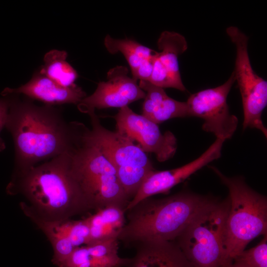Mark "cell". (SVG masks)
Wrapping results in <instances>:
<instances>
[{
	"label": "cell",
	"mask_w": 267,
	"mask_h": 267,
	"mask_svg": "<svg viewBox=\"0 0 267 267\" xmlns=\"http://www.w3.org/2000/svg\"><path fill=\"white\" fill-rule=\"evenodd\" d=\"M5 127L13 138L16 173L67 152L73 141L77 122H67L52 106H38L10 94Z\"/></svg>",
	"instance_id": "1"
},
{
	"label": "cell",
	"mask_w": 267,
	"mask_h": 267,
	"mask_svg": "<svg viewBox=\"0 0 267 267\" xmlns=\"http://www.w3.org/2000/svg\"><path fill=\"white\" fill-rule=\"evenodd\" d=\"M213 199L182 191L160 199L145 198L128 210L118 239L125 244L175 241Z\"/></svg>",
	"instance_id": "2"
},
{
	"label": "cell",
	"mask_w": 267,
	"mask_h": 267,
	"mask_svg": "<svg viewBox=\"0 0 267 267\" xmlns=\"http://www.w3.org/2000/svg\"><path fill=\"white\" fill-rule=\"evenodd\" d=\"M16 175L8 192L20 190L46 213L72 215L91 209L72 172L68 150Z\"/></svg>",
	"instance_id": "3"
},
{
	"label": "cell",
	"mask_w": 267,
	"mask_h": 267,
	"mask_svg": "<svg viewBox=\"0 0 267 267\" xmlns=\"http://www.w3.org/2000/svg\"><path fill=\"white\" fill-rule=\"evenodd\" d=\"M72 172L92 209L116 206L126 211L130 199L116 171L94 141L90 129L79 122L68 150Z\"/></svg>",
	"instance_id": "4"
},
{
	"label": "cell",
	"mask_w": 267,
	"mask_h": 267,
	"mask_svg": "<svg viewBox=\"0 0 267 267\" xmlns=\"http://www.w3.org/2000/svg\"><path fill=\"white\" fill-rule=\"evenodd\" d=\"M209 167L229 191L224 242L229 262L244 250L252 240L267 234V200L251 188L242 177H227L217 168Z\"/></svg>",
	"instance_id": "5"
},
{
	"label": "cell",
	"mask_w": 267,
	"mask_h": 267,
	"mask_svg": "<svg viewBox=\"0 0 267 267\" xmlns=\"http://www.w3.org/2000/svg\"><path fill=\"white\" fill-rule=\"evenodd\" d=\"M229 208L228 197L213 200L175 240L194 267H222L228 263L224 242Z\"/></svg>",
	"instance_id": "6"
},
{
	"label": "cell",
	"mask_w": 267,
	"mask_h": 267,
	"mask_svg": "<svg viewBox=\"0 0 267 267\" xmlns=\"http://www.w3.org/2000/svg\"><path fill=\"white\" fill-rule=\"evenodd\" d=\"M87 114L90 120L92 138L115 168L122 186L129 193L136 192L155 170L146 153L127 135L104 128L95 111Z\"/></svg>",
	"instance_id": "7"
},
{
	"label": "cell",
	"mask_w": 267,
	"mask_h": 267,
	"mask_svg": "<svg viewBox=\"0 0 267 267\" xmlns=\"http://www.w3.org/2000/svg\"><path fill=\"white\" fill-rule=\"evenodd\" d=\"M226 32L236 47L235 81L240 90L243 109V130H259L266 138L267 129L262 118L267 104V82L253 70L248 52V37L237 27L229 26Z\"/></svg>",
	"instance_id": "8"
},
{
	"label": "cell",
	"mask_w": 267,
	"mask_h": 267,
	"mask_svg": "<svg viewBox=\"0 0 267 267\" xmlns=\"http://www.w3.org/2000/svg\"><path fill=\"white\" fill-rule=\"evenodd\" d=\"M235 82L234 72L223 84L191 94L186 101L189 117L203 120V130L215 135L216 138H231L238 124L237 117L231 114L227 98Z\"/></svg>",
	"instance_id": "9"
},
{
	"label": "cell",
	"mask_w": 267,
	"mask_h": 267,
	"mask_svg": "<svg viewBox=\"0 0 267 267\" xmlns=\"http://www.w3.org/2000/svg\"><path fill=\"white\" fill-rule=\"evenodd\" d=\"M117 131L136 141L145 153L155 155L160 162L172 158L177 149V140L171 132L162 133L158 124L129 106L120 108L113 116Z\"/></svg>",
	"instance_id": "10"
},
{
	"label": "cell",
	"mask_w": 267,
	"mask_h": 267,
	"mask_svg": "<svg viewBox=\"0 0 267 267\" xmlns=\"http://www.w3.org/2000/svg\"><path fill=\"white\" fill-rule=\"evenodd\" d=\"M128 69L117 66L110 69L106 81L100 82L94 92L85 97L78 105L82 112L88 113L95 109L110 107L122 108L143 99L145 92L137 81L128 76Z\"/></svg>",
	"instance_id": "11"
},
{
	"label": "cell",
	"mask_w": 267,
	"mask_h": 267,
	"mask_svg": "<svg viewBox=\"0 0 267 267\" xmlns=\"http://www.w3.org/2000/svg\"><path fill=\"white\" fill-rule=\"evenodd\" d=\"M225 141L224 139L216 138L199 157L182 166L168 170L153 171L129 202L126 212L145 198L167 192L198 170L220 158Z\"/></svg>",
	"instance_id": "12"
},
{
	"label": "cell",
	"mask_w": 267,
	"mask_h": 267,
	"mask_svg": "<svg viewBox=\"0 0 267 267\" xmlns=\"http://www.w3.org/2000/svg\"><path fill=\"white\" fill-rule=\"evenodd\" d=\"M157 46L160 51L157 53L149 82L163 89L171 88L185 91L178 57L187 48L186 39L179 33L166 31L158 38Z\"/></svg>",
	"instance_id": "13"
},
{
	"label": "cell",
	"mask_w": 267,
	"mask_h": 267,
	"mask_svg": "<svg viewBox=\"0 0 267 267\" xmlns=\"http://www.w3.org/2000/svg\"><path fill=\"white\" fill-rule=\"evenodd\" d=\"M5 96L22 94L30 98L52 106L66 103L78 105L87 96L82 89L76 85L63 87L38 71L26 84L19 88H5L1 92Z\"/></svg>",
	"instance_id": "14"
},
{
	"label": "cell",
	"mask_w": 267,
	"mask_h": 267,
	"mask_svg": "<svg viewBox=\"0 0 267 267\" xmlns=\"http://www.w3.org/2000/svg\"><path fill=\"white\" fill-rule=\"evenodd\" d=\"M119 240L112 238L75 248L63 267H122L130 259L118 255Z\"/></svg>",
	"instance_id": "15"
},
{
	"label": "cell",
	"mask_w": 267,
	"mask_h": 267,
	"mask_svg": "<svg viewBox=\"0 0 267 267\" xmlns=\"http://www.w3.org/2000/svg\"><path fill=\"white\" fill-rule=\"evenodd\" d=\"M137 245L131 267H194L175 241H149Z\"/></svg>",
	"instance_id": "16"
},
{
	"label": "cell",
	"mask_w": 267,
	"mask_h": 267,
	"mask_svg": "<svg viewBox=\"0 0 267 267\" xmlns=\"http://www.w3.org/2000/svg\"><path fill=\"white\" fill-rule=\"evenodd\" d=\"M125 213L120 207L110 206L96 210L86 218L90 229V243L118 238L126 222Z\"/></svg>",
	"instance_id": "17"
},
{
	"label": "cell",
	"mask_w": 267,
	"mask_h": 267,
	"mask_svg": "<svg viewBox=\"0 0 267 267\" xmlns=\"http://www.w3.org/2000/svg\"><path fill=\"white\" fill-rule=\"evenodd\" d=\"M67 53L64 50L52 49L44 56V64L40 73L65 87L75 85L78 75L76 71L66 61Z\"/></svg>",
	"instance_id": "18"
},
{
	"label": "cell",
	"mask_w": 267,
	"mask_h": 267,
	"mask_svg": "<svg viewBox=\"0 0 267 267\" xmlns=\"http://www.w3.org/2000/svg\"><path fill=\"white\" fill-rule=\"evenodd\" d=\"M104 43L109 53L121 52L123 54L130 66L131 72L157 52L135 41L128 39H116L109 35L105 37Z\"/></svg>",
	"instance_id": "19"
},
{
	"label": "cell",
	"mask_w": 267,
	"mask_h": 267,
	"mask_svg": "<svg viewBox=\"0 0 267 267\" xmlns=\"http://www.w3.org/2000/svg\"><path fill=\"white\" fill-rule=\"evenodd\" d=\"M37 223L47 235L52 245L53 263L59 267H63L75 248L60 229L57 222L38 221Z\"/></svg>",
	"instance_id": "20"
},
{
	"label": "cell",
	"mask_w": 267,
	"mask_h": 267,
	"mask_svg": "<svg viewBox=\"0 0 267 267\" xmlns=\"http://www.w3.org/2000/svg\"><path fill=\"white\" fill-rule=\"evenodd\" d=\"M188 117L186 101H178L168 96L155 109L148 119L158 124L173 118Z\"/></svg>",
	"instance_id": "21"
},
{
	"label": "cell",
	"mask_w": 267,
	"mask_h": 267,
	"mask_svg": "<svg viewBox=\"0 0 267 267\" xmlns=\"http://www.w3.org/2000/svg\"><path fill=\"white\" fill-rule=\"evenodd\" d=\"M57 223L60 229L75 248L90 243V229L86 219L57 222Z\"/></svg>",
	"instance_id": "22"
},
{
	"label": "cell",
	"mask_w": 267,
	"mask_h": 267,
	"mask_svg": "<svg viewBox=\"0 0 267 267\" xmlns=\"http://www.w3.org/2000/svg\"><path fill=\"white\" fill-rule=\"evenodd\" d=\"M267 234L257 245L243 250L231 261L247 267H267Z\"/></svg>",
	"instance_id": "23"
},
{
	"label": "cell",
	"mask_w": 267,
	"mask_h": 267,
	"mask_svg": "<svg viewBox=\"0 0 267 267\" xmlns=\"http://www.w3.org/2000/svg\"><path fill=\"white\" fill-rule=\"evenodd\" d=\"M138 85L145 93L141 115L148 118L168 95L163 88L149 81L140 80Z\"/></svg>",
	"instance_id": "24"
},
{
	"label": "cell",
	"mask_w": 267,
	"mask_h": 267,
	"mask_svg": "<svg viewBox=\"0 0 267 267\" xmlns=\"http://www.w3.org/2000/svg\"><path fill=\"white\" fill-rule=\"evenodd\" d=\"M157 52L145 60L134 70L132 72L133 78L137 81H149L153 72L154 63Z\"/></svg>",
	"instance_id": "25"
},
{
	"label": "cell",
	"mask_w": 267,
	"mask_h": 267,
	"mask_svg": "<svg viewBox=\"0 0 267 267\" xmlns=\"http://www.w3.org/2000/svg\"><path fill=\"white\" fill-rule=\"evenodd\" d=\"M7 96L0 98V133L5 127L10 106V95Z\"/></svg>",
	"instance_id": "26"
},
{
	"label": "cell",
	"mask_w": 267,
	"mask_h": 267,
	"mask_svg": "<svg viewBox=\"0 0 267 267\" xmlns=\"http://www.w3.org/2000/svg\"><path fill=\"white\" fill-rule=\"evenodd\" d=\"M222 267H247L243 265L231 261L226 263Z\"/></svg>",
	"instance_id": "27"
},
{
	"label": "cell",
	"mask_w": 267,
	"mask_h": 267,
	"mask_svg": "<svg viewBox=\"0 0 267 267\" xmlns=\"http://www.w3.org/2000/svg\"><path fill=\"white\" fill-rule=\"evenodd\" d=\"M5 144L1 139V138H0V151H2L5 148Z\"/></svg>",
	"instance_id": "28"
}]
</instances>
